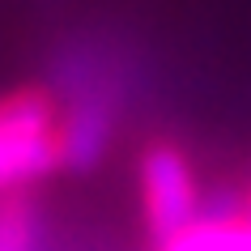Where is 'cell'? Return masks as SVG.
<instances>
[{
  "instance_id": "6da1fadb",
  "label": "cell",
  "mask_w": 251,
  "mask_h": 251,
  "mask_svg": "<svg viewBox=\"0 0 251 251\" xmlns=\"http://www.w3.org/2000/svg\"><path fill=\"white\" fill-rule=\"evenodd\" d=\"M73 171L68 90L55 81H22L0 90V196L39 192Z\"/></svg>"
},
{
  "instance_id": "7a4b0ae2",
  "label": "cell",
  "mask_w": 251,
  "mask_h": 251,
  "mask_svg": "<svg viewBox=\"0 0 251 251\" xmlns=\"http://www.w3.org/2000/svg\"><path fill=\"white\" fill-rule=\"evenodd\" d=\"M132 175H136V217H141L149 247L175 238L209 209L196 158L171 132H153L141 141Z\"/></svg>"
},
{
  "instance_id": "3957f363",
  "label": "cell",
  "mask_w": 251,
  "mask_h": 251,
  "mask_svg": "<svg viewBox=\"0 0 251 251\" xmlns=\"http://www.w3.org/2000/svg\"><path fill=\"white\" fill-rule=\"evenodd\" d=\"M153 251H251V217L234 204V196H222L204 209V217Z\"/></svg>"
},
{
  "instance_id": "277c9868",
  "label": "cell",
  "mask_w": 251,
  "mask_h": 251,
  "mask_svg": "<svg viewBox=\"0 0 251 251\" xmlns=\"http://www.w3.org/2000/svg\"><path fill=\"white\" fill-rule=\"evenodd\" d=\"M0 251H39L34 192H4L0 196Z\"/></svg>"
},
{
  "instance_id": "5b68a950",
  "label": "cell",
  "mask_w": 251,
  "mask_h": 251,
  "mask_svg": "<svg viewBox=\"0 0 251 251\" xmlns=\"http://www.w3.org/2000/svg\"><path fill=\"white\" fill-rule=\"evenodd\" d=\"M234 204H238V209H243V213H247V217H251V175H247V179H243V187H238V192H234Z\"/></svg>"
}]
</instances>
